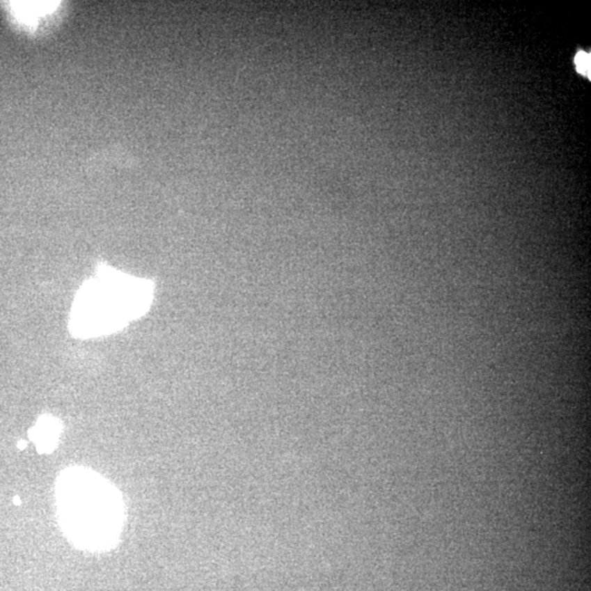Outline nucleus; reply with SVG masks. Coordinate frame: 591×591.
Instances as JSON below:
<instances>
[{
	"label": "nucleus",
	"instance_id": "nucleus-3",
	"mask_svg": "<svg viewBox=\"0 0 591 591\" xmlns=\"http://www.w3.org/2000/svg\"><path fill=\"white\" fill-rule=\"evenodd\" d=\"M11 10L16 13L19 21L24 24L31 26L38 24L42 17L56 9V3H11Z\"/></svg>",
	"mask_w": 591,
	"mask_h": 591
},
{
	"label": "nucleus",
	"instance_id": "nucleus-1",
	"mask_svg": "<svg viewBox=\"0 0 591 591\" xmlns=\"http://www.w3.org/2000/svg\"><path fill=\"white\" fill-rule=\"evenodd\" d=\"M152 286L126 276L102 273L82 287L72 311V330L84 336L118 330L146 311Z\"/></svg>",
	"mask_w": 591,
	"mask_h": 591
},
{
	"label": "nucleus",
	"instance_id": "nucleus-4",
	"mask_svg": "<svg viewBox=\"0 0 591 591\" xmlns=\"http://www.w3.org/2000/svg\"><path fill=\"white\" fill-rule=\"evenodd\" d=\"M57 435V424L54 420H42L36 427V437L38 443L44 448H49V446L53 445Z\"/></svg>",
	"mask_w": 591,
	"mask_h": 591
},
{
	"label": "nucleus",
	"instance_id": "nucleus-2",
	"mask_svg": "<svg viewBox=\"0 0 591 591\" xmlns=\"http://www.w3.org/2000/svg\"><path fill=\"white\" fill-rule=\"evenodd\" d=\"M65 514L74 531L82 540H110V533L118 527V508L110 489L95 480L78 478L65 484ZM65 516V517H66Z\"/></svg>",
	"mask_w": 591,
	"mask_h": 591
},
{
	"label": "nucleus",
	"instance_id": "nucleus-5",
	"mask_svg": "<svg viewBox=\"0 0 591 591\" xmlns=\"http://www.w3.org/2000/svg\"><path fill=\"white\" fill-rule=\"evenodd\" d=\"M575 63L576 66H577V70L581 74L590 77V55L587 54L585 52H581L576 56Z\"/></svg>",
	"mask_w": 591,
	"mask_h": 591
}]
</instances>
